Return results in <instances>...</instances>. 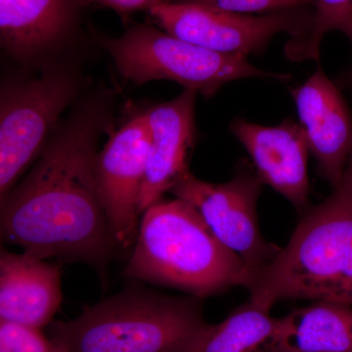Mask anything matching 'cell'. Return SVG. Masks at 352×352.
Here are the masks:
<instances>
[{
    "mask_svg": "<svg viewBox=\"0 0 352 352\" xmlns=\"http://www.w3.org/2000/svg\"><path fill=\"white\" fill-rule=\"evenodd\" d=\"M210 326L200 298L129 287L73 320L51 322L48 337L59 352H194Z\"/></svg>",
    "mask_w": 352,
    "mask_h": 352,
    "instance_id": "obj_3",
    "label": "cell"
},
{
    "mask_svg": "<svg viewBox=\"0 0 352 352\" xmlns=\"http://www.w3.org/2000/svg\"><path fill=\"white\" fill-rule=\"evenodd\" d=\"M312 22L307 36L291 38L285 54L295 62L319 60L324 36L342 32L352 44V0H312Z\"/></svg>",
    "mask_w": 352,
    "mask_h": 352,
    "instance_id": "obj_17",
    "label": "cell"
},
{
    "mask_svg": "<svg viewBox=\"0 0 352 352\" xmlns=\"http://www.w3.org/2000/svg\"><path fill=\"white\" fill-rule=\"evenodd\" d=\"M250 300L272 309L283 300L352 307V161L320 205L305 212L286 247L252 275Z\"/></svg>",
    "mask_w": 352,
    "mask_h": 352,
    "instance_id": "obj_2",
    "label": "cell"
},
{
    "mask_svg": "<svg viewBox=\"0 0 352 352\" xmlns=\"http://www.w3.org/2000/svg\"><path fill=\"white\" fill-rule=\"evenodd\" d=\"M124 276L204 298L247 287L244 261L214 235L186 201H157L143 212Z\"/></svg>",
    "mask_w": 352,
    "mask_h": 352,
    "instance_id": "obj_4",
    "label": "cell"
},
{
    "mask_svg": "<svg viewBox=\"0 0 352 352\" xmlns=\"http://www.w3.org/2000/svg\"><path fill=\"white\" fill-rule=\"evenodd\" d=\"M75 78L51 69L36 78L3 85L0 96V195L19 176L45 142L58 120L78 94Z\"/></svg>",
    "mask_w": 352,
    "mask_h": 352,
    "instance_id": "obj_6",
    "label": "cell"
},
{
    "mask_svg": "<svg viewBox=\"0 0 352 352\" xmlns=\"http://www.w3.org/2000/svg\"><path fill=\"white\" fill-rule=\"evenodd\" d=\"M61 302L56 264L1 250L0 320L41 329L52 322Z\"/></svg>",
    "mask_w": 352,
    "mask_h": 352,
    "instance_id": "obj_13",
    "label": "cell"
},
{
    "mask_svg": "<svg viewBox=\"0 0 352 352\" xmlns=\"http://www.w3.org/2000/svg\"><path fill=\"white\" fill-rule=\"evenodd\" d=\"M0 352H59L41 329L0 320Z\"/></svg>",
    "mask_w": 352,
    "mask_h": 352,
    "instance_id": "obj_18",
    "label": "cell"
},
{
    "mask_svg": "<svg viewBox=\"0 0 352 352\" xmlns=\"http://www.w3.org/2000/svg\"><path fill=\"white\" fill-rule=\"evenodd\" d=\"M342 85H346V87L351 88L352 90V66L351 67V69H349V71H346V73L344 74V76L342 78ZM352 161V154L351 159Z\"/></svg>",
    "mask_w": 352,
    "mask_h": 352,
    "instance_id": "obj_21",
    "label": "cell"
},
{
    "mask_svg": "<svg viewBox=\"0 0 352 352\" xmlns=\"http://www.w3.org/2000/svg\"><path fill=\"white\" fill-rule=\"evenodd\" d=\"M270 312L249 298L223 321L210 326L194 352H263L276 328L278 318Z\"/></svg>",
    "mask_w": 352,
    "mask_h": 352,
    "instance_id": "obj_16",
    "label": "cell"
},
{
    "mask_svg": "<svg viewBox=\"0 0 352 352\" xmlns=\"http://www.w3.org/2000/svg\"><path fill=\"white\" fill-rule=\"evenodd\" d=\"M168 0H83L85 6L96 4V6L108 7L120 14H129L138 10L149 11L157 4L168 2Z\"/></svg>",
    "mask_w": 352,
    "mask_h": 352,
    "instance_id": "obj_20",
    "label": "cell"
},
{
    "mask_svg": "<svg viewBox=\"0 0 352 352\" xmlns=\"http://www.w3.org/2000/svg\"><path fill=\"white\" fill-rule=\"evenodd\" d=\"M352 351V307L315 302L281 318L263 352Z\"/></svg>",
    "mask_w": 352,
    "mask_h": 352,
    "instance_id": "obj_15",
    "label": "cell"
},
{
    "mask_svg": "<svg viewBox=\"0 0 352 352\" xmlns=\"http://www.w3.org/2000/svg\"><path fill=\"white\" fill-rule=\"evenodd\" d=\"M150 15L170 36L222 54H261L275 36H307L312 22L311 6L251 15L194 3L163 2Z\"/></svg>",
    "mask_w": 352,
    "mask_h": 352,
    "instance_id": "obj_7",
    "label": "cell"
},
{
    "mask_svg": "<svg viewBox=\"0 0 352 352\" xmlns=\"http://www.w3.org/2000/svg\"><path fill=\"white\" fill-rule=\"evenodd\" d=\"M291 94L319 175L335 188L352 154V117L346 100L321 67Z\"/></svg>",
    "mask_w": 352,
    "mask_h": 352,
    "instance_id": "obj_10",
    "label": "cell"
},
{
    "mask_svg": "<svg viewBox=\"0 0 352 352\" xmlns=\"http://www.w3.org/2000/svg\"><path fill=\"white\" fill-rule=\"evenodd\" d=\"M230 127L251 157L261 182L285 197L298 212H305L310 195L309 147L302 126L291 119L275 126L236 119Z\"/></svg>",
    "mask_w": 352,
    "mask_h": 352,
    "instance_id": "obj_11",
    "label": "cell"
},
{
    "mask_svg": "<svg viewBox=\"0 0 352 352\" xmlns=\"http://www.w3.org/2000/svg\"><path fill=\"white\" fill-rule=\"evenodd\" d=\"M150 143L151 131L145 113L111 134L103 149L97 153V189L120 250L131 249L138 238Z\"/></svg>",
    "mask_w": 352,
    "mask_h": 352,
    "instance_id": "obj_9",
    "label": "cell"
},
{
    "mask_svg": "<svg viewBox=\"0 0 352 352\" xmlns=\"http://www.w3.org/2000/svg\"><path fill=\"white\" fill-rule=\"evenodd\" d=\"M349 352H352V351H349Z\"/></svg>",
    "mask_w": 352,
    "mask_h": 352,
    "instance_id": "obj_22",
    "label": "cell"
},
{
    "mask_svg": "<svg viewBox=\"0 0 352 352\" xmlns=\"http://www.w3.org/2000/svg\"><path fill=\"white\" fill-rule=\"evenodd\" d=\"M197 94L184 89L173 100L157 104L146 112L151 143L141 191V214L190 173V155L196 140Z\"/></svg>",
    "mask_w": 352,
    "mask_h": 352,
    "instance_id": "obj_12",
    "label": "cell"
},
{
    "mask_svg": "<svg viewBox=\"0 0 352 352\" xmlns=\"http://www.w3.org/2000/svg\"><path fill=\"white\" fill-rule=\"evenodd\" d=\"M83 0H0V43L10 56L31 61L75 28Z\"/></svg>",
    "mask_w": 352,
    "mask_h": 352,
    "instance_id": "obj_14",
    "label": "cell"
},
{
    "mask_svg": "<svg viewBox=\"0 0 352 352\" xmlns=\"http://www.w3.org/2000/svg\"><path fill=\"white\" fill-rule=\"evenodd\" d=\"M241 14H268L312 6V0H178Z\"/></svg>",
    "mask_w": 352,
    "mask_h": 352,
    "instance_id": "obj_19",
    "label": "cell"
},
{
    "mask_svg": "<svg viewBox=\"0 0 352 352\" xmlns=\"http://www.w3.org/2000/svg\"><path fill=\"white\" fill-rule=\"evenodd\" d=\"M263 184L256 171L245 166L221 184L203 182L189 173L170 190L195 208L215 237L244 261L251 278L281 249L264 240L259 230L256 206Z\"/></svg>",
    "mask_w": 352,
    "mask_h": 352,
    "instance_id": "obj_8",
    "label": "cell"
},
{
    "mask_svg": "<svg viewBox=\"0 0 352 352\" xmlns=\"http://www.w3.org/2000/svg\"><path fill=\"white\" fill-rule=\"evenodd\" d=\"M120 75L134 85L166 80L206 99L234 80L249 78L289 80V75L256 68L242 55L222 54L170 36L151 25L136 24L116 38H102Z\"/></svg>",
    "mask_w": 352,
    "mask_h": 352,
    "instance_id": "obj_5",
    "label": "cell"
},
{
    "mask_svg": "<svg viewBox=\"0 0 352 352\" xmlns=\"http://www.w3.org/2000/svg\"><path fill=\"white\" fill-rule=\"evenodd\" d=\"M103 124L97 108L72 115L32 170L1 198V237L7 244L43 261L87 263L104 274L119 247L95 175Z\"/></svg>",
    "mask_w": 352,
    "mask_h": 352,
    "instance_id": "obj_1",
    "label": "cell"
}]
</instances>
